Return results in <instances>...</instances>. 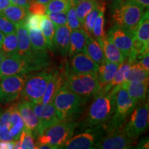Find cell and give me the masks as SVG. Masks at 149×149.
<instances>
[{
	"mask_svg": "<svg viewBox=\"0 0 149 149\" xmlns=\"http://www.w3.org/2000/svg\"><path fill=\"white\" fill-rule=\"evenodd\" d=\"M49 64L50 57L46 51L33 50L26 55L4 57L0 67V79L14 74L38 72Z\"/></svg>",
	"mask_w": 149,
	"mask_h": 149,
	"instance_id": "6da1fadb",
	"label": "cell"
},
{
	"mask_svg": "<svg viewBox=\"0 0 149 149\" xmlns=\"http://www.w3.org/2000/svg\"><path fill=\"white\" fill-rule=\"evenodd\" d=\"M120 85L106 93H99L89 108L86 124L89 127L104 124L110 120L114 113L116 94Z\"/></svg>",
	"mask_w": 149,
	"mask_h": 149,
	"instance_id": "7a4b0ae2",
	"label": "cell"
},
{
	"mask_svg": "<svg viewBox=\"0 0 149 149\" xmlns=\"http://www.w3.org/2000/svg\"><path fill=\"white\" fill-rule=\"evenodd\" d=\"M86 102L64 85L56 94L53 104L59 120L72 121L74 117L80 114Z\"/></svg>",
	"mask_w": 149,
	"mask_h": 149,
	"instance_id": "3957f363",
	"label": "cell"
},
{
	"mask_svg": "<svg viewBox=\"0 0 149 149\" xmlns=\"http://www.w3.org/2000/svg\"><path fill=\"white\" fill-rule=\"evenodd\" d=\"M64 85L86 102L91 97L96 95L100 91L98 74L96 72L74 73L67 70L65 73Z\"/></svg>",
	"mask_w": 149,
	"mask_h": 149,
	"instance_id": "277c9868",
	"label": "cell"
},
{
	"mask_svg": "<svg viewBox=\"0 0 149 149\" xmlns=\"http://www.w3.org/2000/svg\"><path fill=\"white\" fill-rule=\"evenodd\" d=\"M144 8L130 0H118L113 6L111 17L115 25L135 32Z\"/></svg>",
	"mask_w": 149,
	"mask_h": 149,
	"instance_id": "5b68a950",
	"label": "cell"
},
{
	"mask_svg": "<svg viewBox=\"0 0 149 149\" xmlns=\"http://www.w3.org/2000/svg\"><path fill=\"white\" fill-rule=\"evenodd\" d=\"M77 124L72 121H60L43 131L37 138V144L47 143L54 148H61L73 135Z\"/></svg>",
	"mask_w": 149,
	"mask_h": 149,
	"instance_id": "8992f818",
	"label": "cell"
},
{
	"mask_svg": "<svg viewBox=\"0 0 149 149\" xmlns=\"http://www.w3.org/2000/svg\"><path fill=\"white\" fill-rule=\"evenodd\" d=\"M137 104L132 100L127 91L120 84L116 94L115 106L113 116L108 121V125H105L107 132L119 128L125 124L127 117L129 116Z\"/></svg>",
	"mask_w": 149,
	"mask_h": 149,
	"instance_id": "52a82bcc",
	"label": "cell"
},
{
	"mask_svg": "<svg viewBox=\"0 0 149 149\" xmlns=\"http://www.w3.org/2000/svg\"><path fill=\"white\" fill-rule=\"evenodd\" d=\"M53 71H41L27 75L21 93L22 100L41 103L42 98Z\"/></svg>",
	"mask_w": 149,
	"mask_h": 149,
	"instance_id": "ba28073f",
	"label": "cell"
},
{
	"mask_svg": "<svg viewBox=\"0 0 149 149\" xmlns=\"http://www.w3.org/2000/svg\"><path fill=\"white\" fill-rule=\"evenodd\" d=\"M107 133L104 124L92 126L80 134L72 137L62 146L66 149H91L95 148L96 145Z\"/></svg>",
	"mask_w": 149,
	"mask_h": 149,
	"instance_id": "9c48e42d",
	"label": "cell"
},
{
	"mask_svg": "<svg viewBox=\"0 0 149 149\" xmlns=\"http://www.w3.org/2000/svg\"><path fill=\"white\" fill-rule=\"evenodd\" d=\"M138 104L130 113L129 120L124 128L126 135L133 140L142 135L148 126V103Z\"/></svg>",
	"mask_w": 149,
	"mask_h": 149,
	"instance_id": "30bf717a",
	"label": "cell"
},
{
	"mask_svg": "<svg viewBox=\"0 0 149 149\" xmlns=\"http://www.w3.org/2000/svg\"><path fill=\"white\" fill-rule=\"evenodd\" d=\"M26 78V74H14L1 78L0 103L8 104L19 99Z\"/></svg>",
	"mask_w": 149,
	"mask_h": 149,
	"instance_id": "8fae6325",
	"label": "cell"
},
{
	"mask_svg": "<svg viewBox=\"0 0 149 149\" xmlns=\"http://www.w3.org/2000/svg\"><path fill=\"white\" fill-rule=\"evenodd\" d=\"M108 37L127 60L133 48L135 32L115 24L110 29Z\"/></svg>",
	"mask_w": 149,
	"mask_h": 149,
	"instance_id": "7c38bea8",
	"label": "cell"
},
{
	"mask_svg": "<svg viewBox=\"0 0 149 149\" xmlns=\"http://www.w3.org/2000/svg\"><path fill=\"white\" fill-rule=\"evenodd\" d=\"M133 140L128 137L124 128L107 132L96 145L99 149H127L132 148Z\"/></svg>",
	"mask_w": 149,
	"mask_h": 149,
	"instance_id": "4fadbf2b",
	"label": "cell"
},
{
	"mask_svg": "<svg viewBox=\"0 0 149 149\" xmlns=\"http://www.w3.org/2000/svg\"><path fill=\"white\" fill-rule=\"evenodd\" d=\"M17 107L23 119L25 128L30 130L34 138L36 139L43 133V128L29 102L26 100H22L17 104Z\"/></svg>",
	"mask_w": 149,
	"mask_h": 149,
	"instance_id": "5bb4252c",
	"label": "cell"
},
{
	"mask_svg": "<svg viewBox=\"0 0 149 149\" xmlns=\"http://www.w3.org/2000/svg\"><path fill=\"white\" fill-rule=\"evenodd\" d=\"M37 118L42 124L43 131L50 126L60 122L56 113L53 103L44 104L42 103L29 102Z\"/></svg>",
	"mask_w": 149,
	"mask_h": 149,
	"instance_id": "9a60e30c",
	"label": "cell"
},
{
	"mask_svg": "<svg viewBox=\"0 0 149 149\" xmlns=\"http://www.w3.org/2000/svg\"><path fill=\"white\" fill-rule=\"evenodd\" d=\"M69 71L74 73H97L100 65L84 52H79L72 56Z\"/></svg>",
	"mask_w": 149,
	"mask_h": 149,
	"instance_id": "2e32d148",
	"label": "cell"
},
{
	"mask_svg": "<svg viewBox=\"0 0 149 149\" xmlns=\"http://www.w3.org/2000/svg\"><path fill=\"white\" fill-rule=\"evenodd\" d=\"M65 73L63 74L58 70L53 71V75L48 83L47 86L42 98L41 103L44 104H52L55 97L62 86L64 85Z\"/></svg>",
	"mask_w": 149,
	"mask_h": 149,
	"instance_id": "e0dca14e",
	"label": "cell"
},
{
	"mask_svg": "<svg viewBox=\"0 0 149 149\" xmlns=\"http://www.w3.org/2000/svg\"><path fill=\"white\" fill-rule=\"evenodd\" d=\"M70 33L71 29L67 24L55 29L53 38L54 47L57 48L61 55L64 57L68 55Z\"/></svg>",
	"mask_w": 149,
	"mask_h": 149,
	"instance_id": "ac0fdd59",
	"label": "cell"
},
{
	"mask_svg": "<svg viewBox=\"0 0 149 149\" xmlns=\"http://www.w3.org/2000/svg\"><path fill=\"white\" fill-rule=\"evenodd\" d=\"M121 86L127 91L129 96L137 104L146 101L148 80L137 82H128L124 81L121 84Z\"/></svg>",
	"mask_w": 149,
	"mask_h": 149,
	"instance_id": "d6986e66",
	"label": "cell"
},
{
	"mask_svg": "<svg viewBox=\"0 0 149 149\" xmlns=\"http://www.w3.org/2000/svg\"><path fill=\"white\" fill-rule=\"evenodd\" d=\"M97 41L103 49L106 60L119 64H122L125 61L122 53L111 42L108 35H104L102 39Z\"/></svg>",
	"mask_w": 149,
	"mask_h": 149,
	"instance_id": "ffe728a7",
	"label": "cell"
},
{
	"mask_svg": "<svg viewBox=\"0 0 149 149\" xmlns=\"http://www.w3.org/2000/svg\"><path fill=\"white\" fill-rule=\"evenodd\" d=\"M89 35L84 29H77L72 30L70 35V44L68 55L70 57L79 52H83L87 39Z\"/></svg>",
	"mask_w": 149,
	"mask_h": 149,
	"instance_id": "44dd1931",
	"label": "cell"
},
{
	"mask_svg": "<svg viewBox=\"0 0 149 149\" xmlns=\"http://www.w3.org/2000/svg\"><path fill=\"white\" fill-rule=\"evenodd\" d=\"M10 109V127L9 133L14 141L19 138L20 135L25 128L23 119L20 115L17 107V104H13L9 107Z\"/></svg>",
	"mask_w": 149,
	"mask_h": 149,
	"instance_id": "7402d4cb",
	"label": "cell"
},
{
	"mask_svg": "<svg viewBox=\"0 0 149 149\" xmlns=\"http://www.w3.org/2000/svg\"><path fill=\"white\" fill-rule=\"evenodd\" d=\"M16 35L17 39V55H26L33 51L29 33L25 23L19 24L16 25Z\"/></svg>",
	"mask_w": 149,
	"mask_h": 149,
	"instance_id": "603a6c76",
	"label": "cell"
},
{
	"mask_svg": "<svg viewBox=\"0 0 149 149\" xmlns=\"http://www.w3.org/2000/svg\"><path fill=\"white\" fill-rule=\"evenodd\" d=\"M120 66V64L110 62L107 60L103 64L100 65L97 74L100 85V91L111 82Z\"/></svg>",
	"mask_w": 149,
	"mask_h": 149,
	"instance_id": "cb8c5ba5",
	"label": "cell"
},
{
	"mask_svg": "<svg viewBox=\"0 0 149 149\" xmlns=\"http://www.w3.org/2000/svg\"><path fill=\"white\" fill-rule=\"evenodd\" d=\"M83 52L99 65L103 64L106 61L103 49L100 44L97 40L91 36L87 39Z\"/></svg>",
	"mask_w": 149,
	"mask_h": 149,
	"instance_id": "d4e9b609",
	"label": "cell"
},
{
	"mask_svg": "<svg viewBox=\"0 0 149 149\" xmlns=\"http://www.w3.org/2000/svg\"><path fill=\"white\" fill-rule=\"evenodd\" d=\"M0 13L17 25L19 24L25 23L26 19L29 15V12L28 9L24 7L11 3L4 10L1 11Z\"/></svg>",
	"mask_w": 149,
	"mask_h": 149,
	"instance_id": "484cf974",
	"label": "cell"
},
{
	"mask_svg": "<svg viewBox=\"0 0 149 149\" xmlns=\"http://www.w3.org/2000/svg\"><path fill=\"white\" fill-rule=\"evenodd\" d=\"M149 72L146 71L138 63L134 62L130 65L125 74V81L137 82L148 81Z\"/></svg>",
	"mask_w": 149,
	"mask_h": 149,
	"instance_id": "4316f807",
	"label": "cell"
},
{
	"mask_svg": "<svg viewBox=\"0 0 149 149\" xmlns=\"http://www.w3.org/2000/svg\"><path fill=\"white\" fill-rule=\"evenodd\" d=\"M132 64H133V63H131L129 61H127L126 62H124L123 64H120L118 69L117 70L116 72H115L114 77H113V78L111 81V82H110L109 84L106 86L105 87H104V88L99 93H106L109 92V91H111L112 88L117 86L120 85L121 84L124 82V81H125V74L126 70L128 69V68H129L130 66Z\"/></svg>",
	"mask_w": 149,
	"mask_h": 149,
	"instance_id": "83f0119b",
	"label": "cell"
},
{
	"mask_svg": "<svg viewBox=\"0 0 149 149\" xmlns=\"http://www.w3.org/2000/svg\"><path fill=\"white\" fill-rule=\"evenodd\" d=\"M0 50L5 57L17 55V39L15 33L6 35Z\"/></svg>",
	"mask_w": 149,
	"mask_h": 149,
	"instance_id": "f1b7e54d",
	"label": "cell"
},
{
	"mask_svg": "<svg viewBox=\"0 0 149 149\" xmlns=\"http://www.w3.org/2000/svg\"><path fill=\"white\" fill-rule=\"evenodd\" d=\"M27 31L33 49L35 51H47L48 49L47 44L40 29H29Z\"/></svg>",
	"mask_w": 149,
	"mask_h": 149,
	"instance_id": "f546056e",
	"label": "cell"
},
{
	"mask_svg": "<svg viewBox=\"0 0 149 149\" xmlns=\"http://www.w3.org/2000/svg\"><path fill=\"white\" fill-rule=\"evenodd\" d=\"M55 26L51 20L47 17V16L44 15L41 22L40 30L42 31L43 35L47 44L48 49L53 51L54 48L53 38L55 32Z\"/></svg>",
	"mask_w": 149,
	"mask_h": 149,
	"instance_id": "4dcf8cb0",
	"label": "cell"
},
{
	"mask_svg": "<svg viewBox=\"0 0 149 149\" xmlns=\"http://www.w3.org/2000/svg\"><path fill=\"white\" fill-rule=\"evenodd\" d=\"M10 127V109L0 113V141H14L9 133Z\"/></svg>",
	"mask_w": 149,
	"mask_h": 149,
	"instance_id": "1f68e13d",
	"label": "cell"
},
{
	"mask_svg": "<svg viewBox=\"0 0 149 149\" xmlns=\"http://www.w3.org/2000/svg\"><path fill=\"white\" fill-rule=\"evenodd\" d=\"M97 3V0H84L76 4V13L82 26L86 17Z\"/></svg>",
	"mask_w": 149,
	"mask_h": 149,
	"instance_id": "d6a6232c",
	"label": "cell"
},
{
	"mask_svg": "<svg viewBox=\"0 0 149 149\" xmlns=\"http://www.w3.org/2000/svg\"><path fill=\"white\" fill-rule=\"evenodd\" d=\"M105 3H103L100 7V12L97 17L94 26H93L92 34L97 38V40L103 37L104 34V23H105Z\"/></svg>",
	"mask_w": 149,
	"mask_h": 149,
	"instance_id": "836d02e7",
	"label": "cell"
},
{
	"mask_svg": "<svg viewBox=\"0 0 149 149\" xmlns=\"http://www.w3.org/2000/svg\"><path fill=\"white\" fill-rule=\"evenodd\" d=\"M72 3V1L70 0H51L46 5V14L49 13H66Z\"/></svg>",
	"mask_w": 149,
	"mask_h": 149,
	"instance_id": "e575fe53",
	"label": "cell"
},
{
	"mask_svg": "<svg viewBox=\"0 0 149 149\" xmlns=\"http://www.w3.org/2000/svg\"><path fill=\"white\" fill-rule=\"evenodd\" d=\"M100 7H101V6L99 4V3H97V4L93 8V10L87 15V16L84 19L83 26L84 28L85 31H86V33H88L89 35H91L93 33V26H94L95 22L99 12H100Z\"/></svg>",
	"mask_w": 149,
	"mask_h": 149,
	"instance_id": "d590c367",
	"label": "cell"
},
{
	"mask_svg": "<svg viewBox=\"0 0 149 149\" xmlns=\"http://www.w3.org/2000/svg\"><path fill=\"white\" fill-rule=\"evenodd\" d=\"M75 6L76 3L72 2L71 6L70 7V8L66 12L67 25L69 26L71 31L72 30L80 29L82 26L81 22H79V19L77 17V13H76Z\"/></svg>",
	"mask_w": 149,
	"mask_h": 149,
	"instance_id": "8d00e7d4",
	"label": "cell"
},
{
	"mask_svg": "<svg viewBox=\"0 0 149 149\" xmlns=\"http://www.w3.org/2000/svg\"><path fill=\"white\" fill-rule=\"evenodd\" d=\"M20 148L22 149H33L35 148V144L34 141V137L32 133L29 130L24 129L20 135L19 138Z\"/></svg>",
	"mask_w": 149,
	"mask_h": 149,
	"instance_id": "74e56055",
	"label": "cell"
},
{
	"mask_svg": "<svg viewBox=\"0 0 149 149\" xmlns=\"http://www.w3.org/2000/svg\"><path fill=\"white\" fill-rule=\"evenodd\" d=\"M46 16L53 22L55 28L67 24V16L65 12L49 13L46 14Z\"/></svg>",
	"mask_w": 149,
	"mask_h": 149,
	"instance_id": "f35d334b",
	"label": "cell"
},
{
	"mask_svg": "<svg viewBox=\"0 0 149 149\" xmlns=\"http://www.w3.org/2000/svg\"><path fill=\"white\" fill-rule=\"evenodd\" d=\"M0 31L4 35L16 32V25L0 13Z\"/></svg>",
	"mask_w": 149,
	"mask_h": 149,
	"instance_id": "ab89813d",
	"label": "cell"
},
{
	"mask_svg": "<svg viewBox=\"0 0 149 149\" xmlns=\"http://www.w3.org/2000/svg\"><path fill=\"white\" fill-rule=\"evenodd\" d=\"M44 16V15L29 13L25 22V26L26 29H40L41 22L42 21Z\"/></svg>",
	"mask_w": 149,
	"mask_h": 149,
	"instance_id": "60d3db41",
	"label": "cell"
},
{
	"mask_svg": "<svg viewBox=\"0 0 149 149\" xmlns=\"http://www.w3.org/2000/svg\"><path fill=\"white\" fill-rule=\"evenodd\" d=\"M29 13L33 15H46V5L43 4L35 1H30L29 7Z\"/></svg>",
	"mask_w": 149,
	"mask_h": 149,
	"instance_id": "b9f144b4",
	"label": "cell"
},
{
	"mask_svg": "<svg viewBox=\"0 0 149 149\" xmlns=\"http://www.w3.org/2000/svg\"><path fill=\"white\" fill-rule=\"evenodd\" d=\"M149 53L148 51L145 52L142 55L139 57V61H138V64L144 68V70H146V71L149 72Z\"/></svg>",
	"mask_w": 149,
	"mask_h": 149,
	"instance_id": "7bdbcfd3",
	"label": "cell"
},
{
	"mask_svg": "<svg viewBox=\"0 0 149 149\" xmlns=\"http://www.w3.org/2000/svg\"><path fill=\"white\" fill-rule=\"evenodd\" d=\"M10 1L12 4L19 6L29 9L30 5L29 0H10Z\"/></svg>",
	"mask_w": 149,
	"mask_h": 149,
	"instance_id": "ee69618b",
	"label": "cell"
},
{
	"mask_svg": "<svg viewBox=\"0 0 149 149\" xmlns=\"http://www.w3.org/2000/svg\"><path fill=\"white\" fill-rule=\"evenodd\" d=\"M130 1L137 3V4L140 5L144 8H148L149 0H130Z\"/></svg>",
	"mask_w": 149,
	"mask_h": 149,
	"instance_id": "f6af8a7d",
	"label": "cell"
},
{
	"mask_svg": "<svg viewBox=\"0 0 149 149\" xmlns=\"http://www.w3.org/2000/svg\"><path fill=\"white\" fill-rule=\"evenodd\" d=\"M11 4L10 0H0V12Z\"/></svg>",
	"mask_w": 149,
	"mask_h": 149,
	"instance_id": "bcb514c9",
	"label": "cell"
},
{
	"mask_svg": "<svg viewBox=\"0 0 149 149\" xmlns=\"http://www.w3.org/2000/svg\"><path fill=\"white\" fill-rule=\"evenodd\" d=\"M139 147H137L138 148H148V139H146L145 141H141V143L139 144Z\"/></svg>",
	"mask_w": 149,
	"mask_h": 149,
	"instance_id": "7dc6e473",
	"label": "cell"
},
{
	"mask_svg": "<svg viewBox=\"0 0 149 149\" xmlns=\"http://www.w3.org/2000/svg\"><path fill=\"white\" fill-rule=\"evenodd\" d=\"M33 1H37V2H40L41 3H43L44 5H47L51 0H33Z\"/></svg>",
	"mask_w": 149,
	"mask_h": 149,
	"instance_id": "c3c4849f",
	"label": "cell"
},
{
	"mask_svg": "<svg viewBox=\"0 0 149 149\" xmlns=\"http://www.w3.org/2000/svg\"><path fill=\"white\" fill-rule=\"evenodd\" d=\"M4 36H5L4 34L0 31V47H1V44H2V42L3 40V38H4Z\"/></svg>",
	"mask_w": 149,
	"mask_h": 149,
	"instance_id": "681fc988",
	"label": "cell"
},
{
	"mask_svg": "<svg viewBox=\"0 0 149 149\" xmlns=\"http://www.w3.org/2000/svg\"><path fill=\"white\" fill-rule=\"evenodd\" d=\"M4 56H3V55L2 54V53H1V50H0V67H1V63H2V61L3 59H4Z\"/></svg>",
	"mask_w": 149,
	"mask_h": 149,
	"instance_id": "f907efd6",
	"label": "cell"
},
{
	"mask_svg": "<svg viewBox=\"0 0 149 149\" xmlns=\"http://www.w3.org/2000/svg\"><path fill=\"white\" fill-rule=\"evenodd\" d=\"M70 1H72V2H74V3H76V4H77L78 3H79L80 1H84V0H70Z\"/></svg>",
	"mask_w": 149,
	"mask_h": 149,
	"instance_id": "816d5d0a",
	"label": "cell"
},
{
	"mask_svg": "<svg viewBox=\"0 0 149 149\" xmlns=\"http://www.w3.org/2000/svg\"><path fill=\"white\" fill-rule=\"evenodd\" d=\"M29 1H33V0H29Z\"/></svg>",
	"mask_w": 149,
	"mask_h": 149,
	"instance_id": "f5cc1de1",
	"label": "cell"
}]
</instances>
